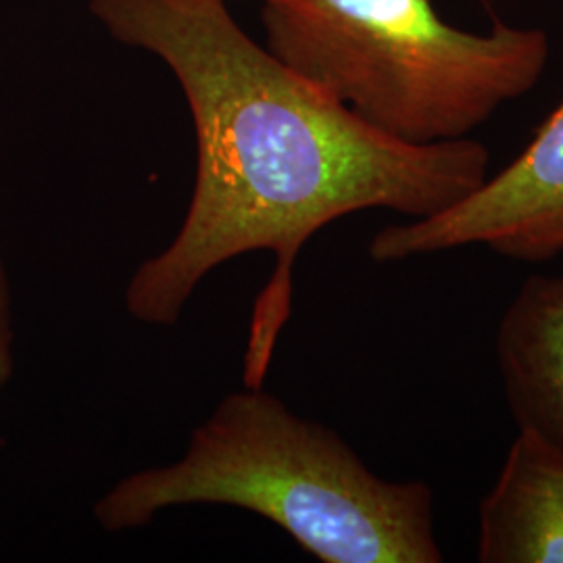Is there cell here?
Listing matches in <instances>:
<instances>
[{
  "mask_svg": "<svg viewBox=\"0 0 563 563\" xmlns=\"http://www.w3.org/2000/svg\"><path fill=\"white\" fill-rule=\"evenodd\" d=\"M230 0H90L121 44L162 59L197 139V178L180 230L125 284V311L169 328L211 272L255 251L276 265L251 316L244 386L265 383L292 313L295 263L328 223L365 209L422 220L488 176L483 142L411 144L360 118L253 41Z\"/></svg>",
  "mask_w": 563,
  "mask_h": 563,
  "instance_id": "cell-1",
  "label": "cell"
},
{
  "mask_svg": "<svg viewBox=\"0 0 563 563\" xmlns=\"http://www.w3.org/2000/svg\"><path fill=\"white\" fill-rule=\"evenodd\" d=\"M186 505L251 511L323 563L444 560L430 484L384 481L341 434L263 386L230 393L180 460L121 478L92 514L102 530L125 532Z\"/></svg>",
  "mask_w": 563,
  "mask_h": 563,
  "instance_id": "cell-2",
  "label": "cell"
},
{
  "mask_svg": "<svg viewBox=\"0 0 563 563\" xmlns=\"http://www.w3.org/2000/svg\"><path fill=\"white\" fill-rule=\"evenodd\" d=\"M267 51L360 118L411 144L462 141L528 95L549 34L449 25L432 0H260Z\"/></svg>",
  "mask_w": 563,
  "mask_h": 563,
  "instance_id": "cell-3",
  "label": "cell"
},
{
  "mask_svg": "<svg viewBox=\"0 0 563 563\" xmlns=\"http://www.w3.org/2000/svg\"><path fill=\"white\" fill-rule=\"evenodd\" d=\"M472 244L516 262L543 263L563 253V99L516 162L462 201L422 220L374 234L367 253L390 263Z\"/></svg>",
  "mask_w": 563,
  "mask_h": 563,
  "instance_id": "cell-4",
  "label": "cell"
},
{
  "mask_svg": "<svg viewBox=\"0 0 563 563\" xmlns=\"http://www.w3.org/2000/svg\"><path fill=\"white\" fill-rule=\"evenodd\" d=\"M478 562L563 563V449L518 430L478 509Z\"/></svg>",
  "mask_w": 563,
  "mask_h": 563,
  "instance_id": "cell-5",
  "label": "cell"
},
{
  "mask_svg": "<svg viewBox=\"0 0 563 563\" xmlns=\"http://www.w3.org/2000/svg\"><path fill=\"white\" fill-rule=\"evenodd\" d=\"M495 351L518 430L563 449V274L523 280L499 322Z\"/></svg>",
  "mask_w": 563,
  "mask_h": 563,
  "instance_id": "cell-6",
  "label": "cell"
},
{
  "mask_svg": "<svg viewBox=\"0 0 563 563\" xmlns=\"http://www.w3.org/2000/svg\"><path fill=\"white\" fill-rule=\"evenodd\" d=\"M15 374V307L7 263L0 255V395Z\"/></svg>",
  "mask_w": 563,
  "mask_h": 563,
  "instance_id": "cell-7",
  "label": "cell"
}]
</instances>
